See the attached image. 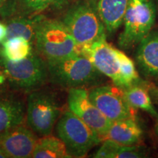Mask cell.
<instances>
[{
	"instance_id": "cell-24",
	"label": "cell",
	"mask_w": 158,
	"mask_h": 158,
	"mask_svg": "<svg viewBox=\"0 0 158 158\" xmlns=\"http://www.w3.org/2000/svg\"><path fill=\"white\" fill-rule=\"evenodd\" d=\"M7 36V27H6L5 22L0 20V44L6 39Z\"/></svg>"
},
{
	"instance_id": "cell-1",
	"label": "cell",
	"mask_w": 158,
	"mask_h": 158,
	"mask_svg": "<svg viewBox=\"0 0 158 158\" xmlns=\"http://www.w3.org/2000/svg\"><path fill=\"white\" fill-rule=\"evenodd\" d=\"M48 83L64 89L94 86L102 73L83 53L47 61Z\"/></svg>"
},
{
	"instance_id": "cell-20",
	"label": "cell",
	"mask_w": 158,
	"mask_h": 158,
	"mask_svg": "<svg viewBox=\"0 0 158 158\" xmlns=\"http://www.w3.org/2000/svg\"><path fill=\"white\" fill-rule=\"evenodd\" d=\"M69 0H19L20 10L23 15H43L49 10H61L68 5Z\"/></svg>"
},
{
	"instance_id": "cell-27",
	"label": "cell",
	"mask_w": 158,
	"mask_h": 158,
	"mask_svg": "<svg viewBox=\"0 0 158 158\" xmlns=\"http://www.w3.org/2000/svg\"><path fill=\"white\" fill-rule=\"evenodd\" d=\"M0 158H7V155L4 152L3 150L1 149V147H0Z\"/></svg>"
},
{
	"instance_id": "cell-19",
	"label": "cell",
	"mask_w": 158,
	"mask_h": 158,
	"mask_svg": "<svg viewBox=\"0 0 158 158\" xmlns=\"http://www.w3.org/2000/svg\"><path fill=\"white\" fill-rule=\"evenodd\" d=\"M124 97L133 108H139L149 113L153 117L158 118V113L154 108L151 98L143 85H133L123 89Z\"/></svg>"
},
{
	"instance_id": "cell-2",
	"label": "cell",
	"mask_w": 158,
	"mask_h": 158,
	"mask_svg": "<svg viewBox=\"0 0 158 158\" xmlns=\"http://www.w3.org/2000/svg\"><path fill=\"white\" fill-rule=\"evenodd\" d=\"M62 21L81 49L106 39V29L95 0H78L65 12Z\"/></svg>"
},
{
	"instance_id": "cell-23",
	"label": "cell",
	"mask_w": 158,
	"mask_h": 158,
	"mask_svg": "<svg viewBox=\"0 0 158 158\" xmlns=\"http://www.w3.org/2000/svg\"><path fill=\"white\" fill-rule=\"evenodd\" d=\"M5 76L0 71V98L10 92Z\"/></svg>"
},
{
	"instance_id": "cell-17",
	"label": "cell",
	"mask_w": 158,
	"mask_h": 158,
	"mask_svg": "<svg viewBox=\"0 0 158 158\" xmlns=\"http://www.w3.org/2000/svg\"><path fill=\"white\" fill-rule=\"evenodd\" d=\"M35 45L21 37L6 39L0 47V56L11 62H19L35 52Z\"/></svg>"
},
{
	"instance_id": "cell-5",
	"label": "cell",
	"mask_w": 158,
	"mask_h": 158,
	"mask_svg": "<svg viewBox=\"0 0 158 158\" xmlns=\"http://www.w3.org/2000/svg\"><path fill=\"white\" fill-rule=\"evenodd\" d=\"M35 48L46 62L81 52V48L62 21L46 17L37 29Z\"/></svg>"
},
{
	"instance_id": "cell-9",
	"label": "cell",
	"mask_w": 158,
	"mask_h": 158,
	"mask_svg": "<svg viewBox=\"0 0 158 158\" xmlns=\"http://www.w3.org/2000/svg\"><path fill=\"white\" fill-rule=\"evenodd\" d=\"M68 107L100 138L106 137L112 122L92 103L86 88L68 89Z\"/></svg>"
},
{
	"instance_id": "cell-25",
	"label": "cell",
	"mask_w": 158,
	"mask_h": 158,
	"mask_svg": "<svg viewBox=\"0 0 158 158\" xmlns=\"http://www.w3.org/2000/svg\"><path fill=\"white\" fill-rule=\"evenodd\" d=\"M7 0H0V14H4L7 5Z\"/></svg>"
},
{
	"instance_id": "cell-14",
	"label": "cell",
	"mask_w": 158,
	"mask_h": 158,
	"mask_svg": "<svg viewBox=\"0 0 158 158\" xmlns=\"http://www.w3.org/2000/svg\"><path fill=\"white\" fill-rule=\"evenodd\" d=\"M45 18L44 15H28L23 14L9 18L5 22L7 27L6 39L13 37H21L35 45L37 29L40 23Z\"/></svg>"
},
{
	"instance_id": "cell-16",
	"label": "cell",
	"mask_w": 158,
	"mask_h": 158,
	"mask_svg": "<svg viewBox=\"0 0 158 158\" xmlns=\"http://www.w3.org/2000/svg\"><path fill=\"white\" fill-rule=\"evenodd\" d=\"M143 130L135 118H127L113 122L106 138L122 145H135L141 139Z\"/></svg>"
},
{
	"instance_id": "cell-10",
	"label": "cell",
	"mask_w": 158,
	"mask_h": 158,
	"mask_svg": "<svg viewBox=\"0 0 158 158\" xmlns=\"http://www.w3.org/2000/svg\"><path fill=\"white\" fill-rule=\"evenodd\" d=\"M94 66L104 76L112 81L113 84L121 88L120 64L116 48L107 43L106 39L100 40L89 46L81 49Z\"/></svg>"
},
{
	"instance_id": "cell-3",
	"label": "cell",
	"mask_w": 158,
	"mask_h": 158,
	"mask_svg": "<svg viewBox=\"0 0 158 158\" xmlns=\"http://www.w3.org/2000/svg\"><path fill=\"white\" fill-rule=\"evenodd\" d=\"M0 71L5 76L10 89L28 94L48 83L47 62L35 52L19 62H11L0 56Z\"/></svg>"
},
{
	"instance_id": "cell-4",
	"label": "cell",
	"mask_w": 158,
	"mask_h": 158,
	"mask_svg": "<svg viewBox=\"0 0 158 158\" xmlns=\"http://www.w3.org/2000/svg\"><path fill=\"white\" fill-rule=\"evenodd\" d=\"M62 113L56 94L46 86L27 94L26 124L39 138L51 135Z\"/></svg>"
},
{
	"instance_id": "cell-22",
	"label": "cell",
	"mask_w": 158,
	"mask_h": 158,
	"mask_svg": "<svg viewBox=\"0 0 158 158\" xmlns=\"http://www.w3.org/2000/svg\"><path fill=\"white\" fill-rule=\"evenodd\" d=\"M122 144L115 142L113 140L106 138L101 147L94 154L96 158H116L121 151Z\"/></svg>"
},
{
	"instance_id": "cell-18",
	"label": "cell",
	"mask_w": 158,
	"mask_h": 158,
	"mask_svg": "<svg viewBox=\"0 0 158 158\" xmlns=\"http://www.w3.org/2000/svg\"><path fill=\"white\" fill-rule=\"evenodd\" d=\"M33 158H69L64 143L57 136L40 137L32 154Z\"/></svg>"
},
{
	"instance_id": "cell-13",
	"label": "cell",
	"mask_w": 158,
	"mask_h": 158,
	"mask_svg": "<svg viewBox=\"0 0 158 158\" xmlns=\"http://www.w3.org/2000/svg\"><path fill=\"white\" fill-rule=\"evenodd\" d=\"M135 58L144 76L158 80V30L151 31L138 45Z\"/></svg>"
},
{
	"instance_id": "cell-15",
	"label": "cell",
	"mask_w": 158,
	"mask_h": 158,
	"mask_svg": "<svg viewBox=\"0 0 158 158\" xmlns=\"http://www.w3.org/2000/svg\"><path fill=\"white\" fill-rule=\"evenodd\" d=\"M99 14L107 33L114 34L123 22L130 0H95Z\"/></svg>"
},
{
	"instance_id": "cell-12",
	"label": "cell",
	"mask_w": 158,
	"mask_h": 158,
	"mask_svg": "<svg viewBox=\"0 0 158 158\" xmlns=\"http://www.w3.org/2000/svg\"><path fill=\"white\" fill-rule=\"evenodd\" d=\"M23 94L10 91L0 98V135L26 123V100Z\"/></svg>"
},
{
	"instance_id": "cell-7",
	"label": "cell",
	"mask_w": 158,
	"mask_h": 158,
	"mask_svg": "<svg viewBox=\"0 0 158 158\" xmlns=\"http://www.w3.org/2000/svg\"><path fill=\"white\" fill-rule=\"evenodd\" d=\"M55 133L64 143L70 157H84L101 142L102 138L81 118L65 110L54 127Z\"/></svg>"
},
{
	"instance_id": "cell-21",
	"label": "cell",
	"mask_w": 158,
	"mask_h": 158,
	"mask_svg": "<svg viewBox=\"0 0 158 158\" xmlns=\"http://www.w3.org/2000/svg\"><path fill=\"white\" fill-rule=\"evenodd\" d=\"M116 54L120 64L121 89L127 88L133 85H142L133 60L118 49H116Z\"/></svg>"
},
{
	"instance_id": "cell-6",
	"label": "cell",
	"mask_w": 158,
	"mask_h": 158,
	"mask_svg": "<svg viewBox=\"0 0 158 158\" xmlns=\"http://www.w3.org/2000/svg\"><path fill=\"white\" fill-rule=\"evenodd\" d=\"M156 15L153 0H130L124 15V30L118 37V46L128 50L139 44L151 32Z\"/></svg>"
},
{
	"instance_id": "cell-8",
	"label": "cell",
	"mask_w": 158,
	"mask_h": 158,
	"mask_svg": "<svg viewBox=\"0 0 158 158\" xmlns=\"http://www.w3.org/2000/svg\"><path fill=\"white\" fill-rule=\"evenodd\" d=\"M90 100L110 122L135 118L133 108L124 97L123 89L116 86H94L88 91Z\"/></svg>"
},
{
	"instance_id": "cell-11",
	"label": "cell",
	"mask_w": 158,
	"mask_h": 158,
	"mask_svg": "<svg viewBox=\"0 0 158 158\" xmlns=\"http://www.w3.org/2000/svg\"><path fill=\"white\" fill-rule=\"evenodd\" d=\"M39 137L23 123L0 135V147L7 158H30Z\"/></svg>"
},
{
	"instance_id": "cell-26",
	"label": "cell",
	"mask_w": 158,
	"mask_h": 158,
	"mask_svg": "<svg viewBox=\"0 0 158 158\" xmlns=\"http://www.w3.org/2000/svg\"><path fill=\"white\" fill-rule=\"evenodd\" d=\"M152 93H153V96L155 97V98L158 101V87L157 88H155V89H152Z\"/></svg>"
},
{
	"instance_id": "cell-28",
	"label": "cell",
	"mask_w": 158,
	"mask_h": 158,
	"mask_svg": "<svg viewBox=\"0 0 158 158\" xmlns=\"http://www.w3.org/2000/svg\"><path fill=\"white\" fill-rule=\"evenodd\" d=\"M156 2H157V9H158V0H156Z\"/></svg>"
}]
</instances>
